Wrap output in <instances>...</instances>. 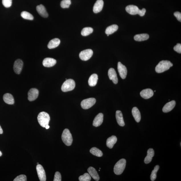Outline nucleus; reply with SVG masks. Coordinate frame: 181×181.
<instances>
[{
	"label": "nucleus",
	"instance_id": "obj_1",
	"mask_svg": "<svg viewBox=\"0 0 181 181\" xmlns=\"http://www.w3.org/2000/svg\"><path fill=\"white\" fill-rule=\"evenodd\" d=\"M173 65V64L169 61L162 60L156 66V72L158 73H162L168 70Z\"/></svg>",
	"mask_w": 181,
	"mask_h": 181
},
{
	"label": "nucleus",
	"instance_id": "obj_2",
	"mask_svg": "<svg viewBox=\"0 0 181 181\" xmlns=\"http://www.w3.org/2000/svg\"><path fill=\"white\" fill-rule=\"evenodd\" d=\"M125 9L129 14L131 15L138 14L141 17L144 16L146 12L145 9L143 8L141 10L137 6L133 5L127 6Z\"/></svg>",
	"mask_w": 181,
	"mask_h": 181
},
{
	"label": "nucleus",
	"instance_id": "obj_3",
	"mask_svg": "<svg viewBox=\"0 0 181 181\" xmlns=\"http://www.w3.org/2000/svg\"><path fill=\"white\" fill-rule=\"evenodd\" d=\"M38 121L41 127H45L48 125L50 121V117L46 112H42L39 113L37 117Z\"/></svg>",
	"mask_w": 181,
	"mask_h": 181
},
{
	"label": "nucleus",
	"instance_id": "obj_4",
	"mask_svg": "<svg viewBox=\"0 0 181 181\" xmlns=\"http://www.w3.org/2000/svg\"><path fill=\"white\" fill-rule=\"evenodd\" d=\"M126 161L125 159H122L118 161L114 168V172L116 175L121 174L125 168Z\"/></svg>",
	"mask_w": 181,
	"mask_h": 181
},
{
	"label": "nucleus",
	"instance_id": "obj_5",
	"mask_svg": "<svg viewBox=\"0 0 181 181\" xmlns=\"http://www.w3.org/2000/svg\"><path fill=\"white\" fill-rule=\"evenodd\" d=\"M62 138V141L67 146L71 145L73 141V139H72L71 133L68 129H66L63 131Z\"/></svg>",
	"mask_w": 181,
	"mask_h": 181
},
{
	"label": "nucleus",
	"instance_id": "obj_6",
	"mask_svg": "<svg viewBox=\"0 0 181 181\" xmlns=\"http://www.w3.org/2000/svg\"><path fill=\"white\" fill-rule=\"evenodd\" d=\"M76 84L75 81L71 79L66 80L63 84L62 90L64 92H67L73 90L75 88Z\"/></svg>",
	"mask_w": 181,
	"mask_h": 181
},
{
	"label": "nucleus",
	"instance_id": "obj_7",
	"mask_svg": "<svg viewBox=\"0 0 181 181\" xmlns=\"http://www.w3.org/2000/svg\"><path fill=\"white\" fill-rule=\"evenodd\" d=\"M96 102V100L94 98H88L82 101L81 106L83 109H88L94 105Z\"/></svg>",
	"mask_w": 181,
	"mask_h": 181
},
{
	"label": "nucleus",
	"instance_id": "obj_8",
	"mask_svg": "<svg viewBox=\"0 0 181 181\" xmlns=\"http://www.w3.org/2000/svg\"><path fill=\"white\" fill-rule=\"evenodd\" d=\"M93 51L91 49H87L81 51L79 54L80 58L83 61L89 60L93 54Z\"/></svg>",
	"mask_w": 181,
	"mask_h": 181
},
{
	"label": "nucleus",
	"instance_id": "obj_9",
	"mask_svg": "<svg viewBox=\"0 0 181 181\" xmlns=\"http://www.w3.org/2000/svg\"><path fill=\"white\" fill-rule=\"evenodd\" d=\"M117 69L120 77L123 79H125L127 74V68L121 62H119L118 63Z\"/></svg>",
	"mask_w": 181,
	"mask_h": 181
},
{
	"label": "nucleus",
	"instance_id": "obj_10",
	"mask_svg": "<svg viewBox=\"0 0 181 181\" xmlns=\"http://www.w3.org/2000/svg\"><path fill=\"white\" fill-rule=\"evenodd\" d=\"M37 174L40 180L41 181H45L46 180V176L45 171L43 167L40 164H37L36 166Z\"/></svg>",
	"mask_w": 181,
	"mask_h": 181
},
{
	"label": "nucleus",
	"instance_id": "obj_11",
	"mask_svg": "<svg viewBox=\"0 0 181 181\" xmlns=\"http://www.w3.org/2000/svg\"><path fill=\"white\" fill-rule=\"evenodd\" d=\"M39 95V91L36 88H32L28 93V99L30 101L35 100Z\"/></svg>",
	"mask_w": 181,
	"mask_h": 181
},
{
	"label": "nucleus",
	"instance_id": "obj_12",
	"mask_svg": "<svg viewBox=\"0 0 181 181\" xmlns=\"http://www.w3.org/2000/svg\"><path fill=\"white\" fill-rule=\"evenodd\" d=\"M23 63L22 61L18 59L15 62L14 66V70L15 73L17 74H19L21 72Z\"/></svg>",
	"mask_w": 181,
	"mask_h": 181
},
{
	"label": "nucleus",
	"instance_id": "obj_13",
	"mask_svg": "<svg viewBox=\"0 0 181 181\" xmlns=\"http://www.w3.org/2000/svg\"><path fill=\"white\" fill-rule=\"evenodd\" d=\"M108 75L110 80H112L113 83L117 84L118 82V79L117 73L113 68H110L108 70Z\"/></svg>",
	"mask_w": 181,
	"mask_h": 181
},
{
	"label": "nucleus",
	"instance_id": "obj_14",
	"mask_svg": "<svg viewBox=\"0 0 181 181\" xmlns=\"http://www.w3.org/2000/svg\"><path fill=\"white\" fill-rule=\"evenodd\" d=\"M140 94L142 98L148 99L153 96L154 92L151 89H146L141 91Z\"/></svg>",
	"mask_w": 181,
	"mask_h": 181
},
{
	"label": "nucleus",
	"instance_id": "obj_15",
	"mask_svg": "<svg viewBox=\"0 0 181 181\" xmlns=\"http://www.w3.org/2000/svg\"><path fill=\"white\" fill-rule=\"evenodd\" d=\"M104 5L103 0H97L93 7V11L95 13H98L102 10Z\"/></svg>",
	"mask_w": 181,
	"mask_h": 181
},
{
	"label": "nucleus",
	"instance_id": "obj_16",
	"mask_svg": "<svg viewBox=\"0 0 181 181\" xmlns=\"http://www.w3.org/2000/svg\"><path fill=\"white\" fill-rule=\"evenodd\" d=\"M103 115L102 113H99L93 121V125L95 127H98L102 124L103 122Z\"/></svg>",
	"mask_w": 181,
	"mask_h": 181
},
{
	"label": "nucleus",
	"instance_id": "obj_17",
	"mask_svg": "<svg viewBox=\"0 0 181 181\" xmlns=\"http://www.w3.org/2000/svg\"><path fill=\"white\" fill-rule=\"evenodd\" d=\"M56 63V61L55 59L51 58H46L43 61V65L45 67H51L54 66Z\"/></svg>",
	"mask_w": 181,
	"mask_h": 181
},
{
	"label": "nucleus",
	"instance_id": "obj_18",
	"mask_svg": "<svg viewBox=\"0 0 181 181\" xmlns=\"http://www.w3.org/2000/svg\"><path fill=\"white\" fill-rule=\"evenodd\" d=\"M176 105V102L174 100L167 103L163 107L162 111L165 113H167L170 111L175 107Z\"/></svg>",
	"mask_w": 181,
	"mask_h": 181
},
{
	"label": "nucleus",
	"instance_id": "obj_19",
	"mask_svg": "<svg viewBox=\"0 0 181 181\" xmlns=\"http://www.w3.org/2000/svg\"><path fill=\"white\" fill-rule=\"evenodd\" d=\"M36 10L38 14L43 18H47L48 16V14L45 7L43 5H40L36 7Z\"/></svg>",
	"mask_w": 181,
	"mask_h": 181
},
{
	"label": "nucleus",
	"instance_id": "obj_20",
	"mask_svg": "<svg viewBox=\"0 0 181 181\" xmlns=\"http://www.w3.org/2000/svg\"><path fill=\"white\" fill-rule=\"evenodd\" d=\"M116 118L118 124L121 127L124 126L125 123L123 119V114L120 110H117L116 111Z\"/></svg>",
	"mask_w": 181,
	"mask_h": 181
},
{
	"label": "nucleus",
	"instance_id": "obj_21",
	"mask_svg": "<svg viewBox=\"0 0 181 181\" xmlns=\"http://www.w3.org/2000/svg\"><path fill=\"white\" fill-rule=\"evenodd\" d=\"M88 171L89 174L95 180L98 181L99 180V176L96 169L92 167H89L88 169Z\"/></svg>",
	"mask_w": 181,
	"mask_h": 181
},
{
	"label": "nucleus",
	"instance_id": "obj_22",
	"mask_svg": "<svg viewBox=\"0 0 181 181\" xmlns=\"http://www.w3.org/2000/svg\"><path fill=\"white\" fill-rule=\"evenodd\" d=\"M154 154L155 152L153 149L150 148L147 151V155L144 159L145 163L147 164L151 162L152 160V158L154 156Z\"/></svg>",
	"mask_w": 181,
	"mask_h": 181
},
{
	"label": "nucleus",
	"instance_id": "obj_23",
	"mask_svg": "<svg viewBox=\"0 0 181 181\" xmlns=\"http://www.w3.org/2000/svg\"><path fill=\"white\" fill-rule=\"evenodd\" d=\"M3 99L6 103L10 105H12L14 103L15 101L14 97L9 93H6L4 95Z\"/></svg>",
	"mask_w": 181,
	"mask_h": 181
},
{
	"label": "nucleus",
	"instance_id": "obj_24",
	"mask_svg": "<svg viewBox=\"0 0 181 181\" xmlns=\"http://www.w3.org/2000/svg\"><path fill=\"white\" fill-rule=\"evenodd\" d=\"M117 141V137L114 136H112L109 137L106 141V145L109 148L112 149Z\"/></svg>",
	"mask_w": 181,
	"mask_h": 181
},
{
	"label": "nucleus",
	"instance_id": "obj_25",
	"mask_svg": "<svg viewBox=\"0 0 181 181\" xmlns=\"http://www.w3.org/2000/svg\"><path fill=\"white\" fill-rule=\"evenodd\" d=\"M60 43V40L58 38H54L49 41L47 46L50 49L54 48L58 46Z\"/></svg>",
	"mask_w": 181,
	"mask_h": 181
},
{
	"label": "nucleus",
	"instance_id": "obj_26",
	"mask_svg": "<svg viewBox=\"0 0 181 181\" xmlns=\"http://www.w3.org/2000/svg\"><path fill=\"white\" fill-rule=\"evenodd\" d=\"M98 80V76L96 74H93L90 77L88 84L91 87H94L96 86Z\"/></svg>",
	"mask_w": 181,
	"mask_h": 181
},
{
	"label": "nucleus",
	"instance_id": "obj_27",
	"mask_svg": "<svg viewBox=\"0 0 181 181\" xmlns=\"http://www.w3.org/2000/svg\"><path fill=\"white\" fill-rule=\"evenodd\" d=\"M132 113L137 122H140L141 119V115L138 109L136 107L133 108L132 110Z\"/></svg>",
	"mask_w": 181,
	"mask_h": 181
},
{
	"label": "nucleus",
	"instance_id": "obj_28",
	"mask_svg": "<svg viewBox=\"0 0 181 181\" xmlns=\"http://www.w3.org/2000/svg\"><path fill=\"white\" fill-rule=\"evenodd\" d=\"M149 37V35L147 34H137L134 36L135 40L138 41H141L146 40Z\"/></svg>",
	"mask_w": 181,
	"mask_h": 181
},
{
	"label": "nucleus",
	"instance_id": "obj_29",
	"mask_svg": "<svg viewBox=\"0 0 181 181\" xmlns=\"http://www.w3.org/2000/svg\"><path fill=\"white\" fill-rule=\"evenodd\" d=\"M119 27L117 25H113L108 27L105 30V33L107 35H110L117 31Z\"/></svg>",
	"mask_w": 181,
	"mask_h": 181
},
{
	"label": "nucleus",
	"instance_id": "obj_30",
	"mask_svg": "<svg viewBox=\"0 0 181 181\" xmlns=\"http://www.w3.org/2000/svg\"><path fill=\"white\" fill-rule=\"evenodd\" d=\"M90 153L93 155L97 157H101L103 156V153L101 151L96 147H93L90 150Z\"/></svg>",
	"mask_w": 181,
	"mask_h": 181
},
{
	"label": "nucleus",
	"instance_id": "obj_31",
	"mask_svg": "<svg viewBox=\"0 0 181 181\" xmlns=\"http://www.w3.org/2000/svg\"><path fill=\"white\" fill-rule=\"evenodd\" d=\"M21 16L25 19L32 20L34 19V17L30 13L26 11H23L21 13Z\"/></svg>",
	"mask_w": 181,
	"mask_h": 181
},
{
	"label": "nucleus",
	"instance_id": "obj_32",
	"mask_svg": "<svg viewBox=\"0 0 181 181\" xmlns=\"http://www.w3.org/2000/svg\"><path fill=\"white\" fill-rule=\"evenodd\" d=\"M159 165H156L154 167V170L152 171L151 175L150 176L151 180L152 181H154L156 180L157 178V173L158 170H159Z\"/></svg>",
	"mask_w": 181,
	"mask_h": 181
},
{
	"label": "nucleus",
	"instance_id": "obj_33",
	"mask_svg": "<svg viewBox=\"0 0 181 181\" xmlns=\"http://www.w3.org/2000/svg\"><path fill=\"white\" fill-rule=\"evenodd\" d=\"M93 31V28L91 27H86L83 29L81 31V35L83 36H88Z\"/></svg>",
	"mask_w": 181,
	"mask_h": 181
},
{
	"label": "nucleus",
	"instance_id": "obj_34",
	"mask_svg": "<svg viewBox=\"0 0 181 181\" xmlns=\"http://www.w3.org/2000/svg\"><path fill=\"white\" fill-rule=\"evenodd\" d=\"M79 180L80 181H90L91 180V177L90 175L88 173H85L82 176L79 177Z\"/></svg>",
	"mask_w": 181,
	"mask_h": 181
},
{
	"label": "nucleus",
	"instance_id": "obj_35",
	"mask_svg": "<svg viewBox=\"0 0 181 181\" xmlns=\"http://www.w3.org/2000/svg\"><path fill=\"white\" fill-rule=\"evenodd\" d=\"M71 3L70 0H62L61 2L60 5L62 8H68Z\"/></svg>",
	"mask_w": 181,
	"mask_h": 181
},
{
	"label": "nucleus",
	"instance_id": "obj_36",
	"mask_svg": "<svg viewBox=\"0 0 181 181\" xmlns=\"http://www.w3.org/2000/svg\"><path fill=\"white\" fill-rule=\"evenodd\" d=\"M12 0H2V3L4 6L7 8L10 7L12 5Z\"/></svg>",
	"mask_w": 181,
	"mask_h": 181
},
{
	"label": "nucleus",
	"instance_id": "obj_37",
	"mask_svg": "<svg viewBox=\"0 0 181 181\" xmlns=\"http://www.w3.org/2000/svg\"><path fill=\"white\" fill-rule=\"evenodd\" d=\"M14 181H26L27 177L25 175H20L17 176L14 180Z\"/></svg>",
	"mask_w": 181,
	"mask_h": 181
},
{
	"label": "nucleus",
	"instance_id": "obj_38",
	"mask_svg": "<svg viewBox=\"0 0 181 181\" xmlns=\"http://www.w3.org/2000/svg\"><path fill=\"white\" fill-rule=\"evenodd\" d=\"M54 181H62L61 175L59 172H56L55 173Z\"/></svg>",
	"mask_w": 181,
	"mask_h": 181
},
{
	"label": "nucleus",
	"instance_id": "obj_39",
	"mask_svg": "<svg viewBox=\"0 0 181 181\" xmlns=\"http://www.w3.org/2000/svg\"><path fill=\"white\" fill-rule=\"evenodd\" d=\"M174 50L177 52L181 53V44L180 43L177 44L174 47Z\"/></svg>",
	"mask_w": 181,
	"mask_h": 181
},
{
	"label": "nucleus",
	"instance_id": "obj_40",
	"mask_svg": "<svg viewBox=\"0 0 181 181\" xmlns=\"http://www.w3.org/2000/svg\"><path fill=\"white\" fill-rule=\"evenodd\" d=\"M174 16L176 17V18L178 19V20L180 21L181 22V13L178 12V11H176L175 12L174 14Z\"/></svg>",
	"mask_w": 181,
	"mask_h": 181
},
{
	"label": "nucleus",
	"instance_id": "obj_41",
	"mask_svg": "<svg viewBox=\"0 0 181 181\" xmlns=\"http://www.w3.org/2000/svg\"><path fill=\"white\" fill-rule=\"evenodd\" d=\"M3 133V130L2 129L0 125V134H2Z\"/></svg>",
	"mask_w": 181,
	"mask_h": 181
},
{
	"label": "nucleus",
	"instance_id": "obj_42",
	"mask_svg": "<svg viewBox=\"0 0 181 181\" xmlns=\"http://www.w3.org/2000/svg\"><path fill=\"white\" fill-rule=\"evenodd\" d=\"M45 127V128L46 129H48L49 128V127H49V126L48 125H46Z\"/></svg>",
	"mask_w": 181,
	"mask_h": 181
},
{
	"label": "nucleus",
	"instance_id": "obj_43",
	"mask_svg": "<svg viewBox=\"0 0 181 181\" xmlns=\"http://www.w3.org/2000/svg\"><path fill=\"white\" fill-rule=\"evenodd\" d=\"M2 155V153L0 151V157H1Z\"/></svg>",
	"mask_w": 181,
	"mask_h": 181
},
{
	"label": "nucleus",
	"instance_id": "obj_44",
	"mask_svg": "<svg viewBox=\"0 0 181 181\" xmlns=\"http://www.w3.org/2000/svg\"><path fill=\"white\" fill-rule=\"evenodd\" d=\"M37 164H39V163H37Z\"/></svg>",
	"mask_w": 181,
	"mask_h": 181
},
{
	"label": "nucleus",
	"instance_id": "obj_45",
	"mask_svg": "<svg viewBox=\"0 0 181 181\" xmlns=\"http://www.w3.org/2000/svg\"><path fill=\"white\" fill-rule=\"evenodd\" d=\"M107 36H109V35H107Z\"/></svg>",
	"mask_w": 181,
	"mask_h": 181
}]
</instances>
